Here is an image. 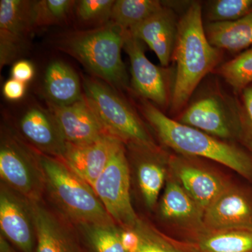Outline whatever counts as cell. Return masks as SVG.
<instances>
[{
	"label": "cell",
	"instance_id": "obj_1",
	"mask_svg": "<svg viewBox=\"0 0 252 252\" xmlns=\"http://www.w3.org/2000/svg\"><path fill=\"white\" fill-rule=\"evenodd\" d=\"M221 50L207 39L201 4L192 3L177 24L172 59L176 75L172 91L171 109L178 112L188 103L197 86L221 60Z\"/></svg>",
	"mask_w": 252,
	"mask_h": 252
},
{
	"label": "cell",
	"instance_id": "obj_2",
	"mask_svg": "<svg viewBox=\"0 0 252 252\" xmlns=\"http://www.w3.org/2000/svg\"><path fill=\"white\" fill-rule=\"evenodd\" d=\"M128 30L110 21L103 26L66 32L55 41L56 49L72 56L94 75L120 91L128 89L122 57Z\"/></svg>",
	"mask_w": 252,
	"mask_h": 252
},
{
	"label": "cell",
	"instance_id": "obj_3",
	"mask_svg": "<svg viewBox=\"0 0 252 252\" xmlns=\"http://www.w3.org/2000/svg\"><path fill=\"white\" fill-rule=\"evenodd\" d=\"M139 109L167 147L184 155L205 158L220 162L245 178H252L251 158L241 149L170 119L147 99L141 98Z\"/></svg>",
	"mask_w": 252,
	"mask_h": 252
},
{
	"label": "cell",
	"instance_id": "obj_4",
	"mask_svg": "<svg viewBox=\"0 0 252 252\" xmlns=\"http://www.w3.org/2000/svg\"><path fill=\"white\" fill-rule=\"evenodd\" d=\"M40 161L46 190L63 218L75 225L114 223L93 187L62 160L40 154Z\"/></svg>",
	"mask_w": 252,
	"mask_h": 252
},
{
	"label": "cell",
	"instance_id": "obj_5",
	"mask_svg": "<svg viewBox=\"0 0 252 252\" xmlns=\"http://www.w3.org/2000/svg\"><path fill=\"white\" fill-rule=\"evenodd\" d=\"M84 97L104 130L129 147L161 152L135 109L119 91L95 77H83Z\"/></svg>",
	"mask_w": 252,
	"mask_h": 252
},
{
	"label": "cell",
	"instance_id": "obj_6",
	"mask_svg": "<svg viewBox=\"0 0 252 252\" xmlns=\"http://www.w3.org/2000/svg\"><path fill=\"white\" fill-rule=\"evenodd\" d=\"M0 176L1 183L32 201H40L46 180L40 154L9 128L1 132Z\"/></svg>",
	"mask_w": 252,
	"mask_h": 252
},
{
	"label": "cell",
	"instance_id": "obj_7",
	"mask_svg": "<svg viewBox=\"0 0 252 252\" xmlns=\"http://www.w3.org/2000/svg\"><path fill=\"white\" fill-rule=\"evenodd\" d=\"M93 189L106 211L121 228H132L140 219L131 203L130 167L125 144L116 150Z\"/></svg>",
	"mask_w": 252,
	"mask_h": 252
},
{
	"label": "cell",
	"instance_id": "obj_8",
	"mask_svg": "<svg viewBox=\"0 0 252 252\" xmlns=\"http://www.w3.org/2000/svg\"><path fill=\"white\" fill-rule=\"evenodd\" d=\"M33 1H0V67L17 62L31 45L36 29Z\"/></svg>",
	"mask_w": 252,
	"mask_h": 252
},
{
	"label": "cell",
	"instance_id": "obj_9",
	"mask_svg": "<svg viewBox=\"0 0 252 252\" xmlns=\"http://www.w3.org/2000/svg\"><path fill=\"white\" fill-rule=\"evenodd\" d=\"M124 49L130 62L132 89L142 99L157 107H165L171 102L170 73L151 62L144 52L143 41L127 31Z\"/></svg>",
	"mask_w": 252,
	"mask_h": 252
},
{
	"label": "cell",
	"instance_id": "obj_10",
	"mask_svg": "<svg viewBox=\"0 0 252 252\" xmlns=\"http://www.w3.org/2000/svg\"><path fill=\"white\" fill-rule=\"evenodd\" d=\"M0 229L21 252H34L36 230L31 200L4 184L0 189Z\"/></svg>",
	"mask_w": 252,
	"mask_h": 252
},
{
	"label": "cell",
	"instance_id": "obj_11",
	"mask_svg": "<svg viewBox=\"0 0 252 252\" xmlns=\"http://www.w3.org/2000/svg\"><path fill=\"white\" fill-rule=\"evenodd\" d=\"M17 125L19 135L32 148L39 154L62 158L67 142L49 108L31 104L21 114Z\"/></svg>",
	"mask_w": 252,
	"mask_h": 252
},
{
	"label": "cell",
	"instance_id": "obj_12",
	"mask_svg": "<svg viewBox=\"0 0 252 252\" xmlns=\"http://www.w3.org/2000/svg\"><path fill=\"white\" fill-rule=\"evenodd\" d=\"M36 230L34 252H85L77 232L64 218L48 209L41 201H32Z\"/></svg>",
	"mask_w": 252,
	"mask_h": 252
},
{
	"label": "cell",
	"instance_id": "obj_13",
	"mask_svg": "<svg viewBox=\"0 0 252 252\" xmlns=\"http://www.w3.org/2000/svg\"><path fill=\"white\" fill-rule=\"evenodd\" d=\"M48 107L56 117L67 144L92 143L108 135L84 97L70 105L48 103Z\"/></svg>",
	"mask_w": 252,
	"mask_h": 252
},
{
	"label": "cell",
	"instance_id": "obj_14",
	"mask_svg": "<svg viewBox=\"0 0 252 252\" xmlns=\"http://www.w3.org/2000/svg\"><path fill=\"white\" fill-rule=\"evenodd\" d=\"M123 143L115 137L107 135L92 143L82 145L67 144L61 160L93 187L113 154Z\"/></svg>",
	"mask_w": 252,
	"mask_h": 252
},
{
	"label": "cell",
	"instance_id": "obj_15",
	"mask_svg": "<svg viewBox=\"0 0 252 252\" xmlns=\"http://www.w3.org/2000/svg\"><path fill=\"white\" fill-rule=\"evenodd\" d=\"M204 229L252 227V198L241 189L228 185L203 215Z\"/></svg>",
	"mask_w": 252,
	"mask_h": 252
},
{
	"label": "cell",
	"instance_id": "obj_16",
	"mask_svg": "<svg viewBox=\"0 0 252 252\" xmlns=\"http://www.w3.org/2000/svg\"><path fill=\"white\" fill-rule=\"evenodd\" d=\"M228 110L220 97L206 96L190 104L179 122L213 137L228 139L234 134V127L233 117Z\"/></svg>",
	"mask_w": 252,
	"mask_h": 252
},
{
	"label": "cell",
	"instance_id": "obj_17",
	"mask_svg": "<svg viewBox=\"0 0 252 252\" xmlns=\"http://www.w3.org/2000/svg\"><path fill=\"white\" fill-rule=\"evenodd\" d=\"M177 24L173 11L163 6L160 11L128 31L150 47L162 67H167L175 48Z\"/></svg>",
	"mask_w": 252,
	"mask_h": 252
},
{
	"label": "cell",
	"instance_id": "obj_18",
	"mask_svg": "<svg viewBox=\"0 0 252 252\" xmlns=\"http://www.w3.org/2000/svg\"><path fill=\"white\" fill-rule=\"evenodd\" d=\"M170 167L179 183L203 212L228 185L220 177L179 158H172Z\"/></svg>",
	"mask_w": 252,
	"mask_h": 252
},
{
	"label": "cell",
	"instance_id": "obj_19",
	"mask_svg": "<svg viewBox=\"0 0 252 252\" xmlns=\"http://www.w3.org/2000/svg\"><path fill=\"white\" fill-rule=\"evenodd\" d=\"M170 241L182 252H252V227L204 229L188 241Z\"/></svg>",
	"mask_w": 252,
	"mask_h": 252
},
{
	"label": "cell",
	"instance_id": "obj_20",
	"mask_svg": "<svg viewBox=\"0 0 252 252\" xmlns=\"http://www.w3.org/2000/svg\"><path fill=\"white\" fill-rule=\"evenodd\" d=\"M160 212L165 220L190 228L194 234L204 230V212L182 185L169 180L160 202Z\"/></svg>",
	"mask_w": 252,
	"mask_h": 252
},
{
	"label": "cell",
	"instance_id": "obj_21",
	"mask_svg": "<svg viewBox=\"0 0 252 252\" xmlns=\"http://www.w3.org/2000/svg\"><path fill=\"white\" fill-rule=\"evenodd\" d=\"M80 79L67 63L54 61L46 68L44 91L48 103L70 105L84 97Z\"/></svg>",
	"mask_w": 252,
	"mask_h": 252
},
{
	"label": "cell",
	"instance_id": "obj_22",
	"mask_svg": "<svg viewBox=\"0 0 252 252\" xmlns=\"http://www.w3.org/2000/svg\"><path fill=\"white\" fill-rule=\"evenodd\" d=\"M210 44L236 52L252 45V12L234 21L210 23L205 28Z\"/></svg>",
	"mask_w": 252,
	"mask_h": 252
},
{
	"label": "cell",
	"instance_id": "obj_23",
	"mask_svg": "<svg viewBox=\"0 0 252 252\" xmlns=\"http://www.w3.org/2000/svg\"><path fill=\"white\" fill-rule=\"evenodd\" d=\"M129 147V146H127ZM133 147L140 155L137 165V180L141 193L147 206L153 208L165 180V167L158 160L161 152H154Z\"/></svg>",
	"mask_w": 252,
	"mask_h": 252
},
{
	"label": "cell",
	"instance_id": "obj_24",
	"mask_svg": "<svg viewBox=\"0 0 252 252\" xmlns=\"http://www.w3.org/2000/svg\"><path fill=\"white\" fill-rule=\"evenodd\" d=\"M85 252H126L121 228L115 223H84L76 225Z\"/></svg>",
	"mask_w": 252,
	"mask_h": 252
},
{
	"label": "cell",
	"instance_id": "obj_25",
	"mask_svg": "<svg viewBox=\"0 0 252 252\" xmlns=\"http://www.w3.org/2000/svg\"><path fill=\"white\" fill-rule=\"evenodd\" d=\"M157 0H117L110 21L127 30L135 27L163 7Z\"/></svg>",
	"mask_w": 252,
	"mask_h": 252
},
{
	"label": "cell",
	"instance_id": "obj_26",
	"mask_svg": "<svg viewBox=\"0 0 252 252\" xmlns=\"http://www.w3.org/2000/svg\"><path fill=\"white\" fill-rule=\"evenodd\" d=\"M76 2L74 0L33 1V17L36 28L65 23L74 12Z\"/></svg>",
	"mask_w": 252,
	"mask_h": 252
},
{
	"label": "cell",
	"instance_id": "obj_27",
	"mask_svg": "<svg viewBox=\"0 0 252 252\" xmlns=\"http://www.w3.org/2000/svg\"><path fill=\"white\" fill-rule=\"evenodd\" d=\"M217 72L235 91H243L252 82V48L222 64Z\"/></svg>",
	"mask_w": 252,
	"mask_h": 252
},
{
	"label": "cell",
	"instance_id": "obj_28",
	"mask_svg": "<svg viewBox=\"0 0 252 252\" xmlns=\"http://www.w3.org/2000/svg\"><path fill=\"white\" fill-rule=\"evenodd\" d=\"M114 2V0H80L76 2L74 12L82 24L99 28L110 21Z\"/></svg>",
	"mask_w": 252,
	"mask_h": 252
},
{
	"label": "cell",
	"instance_id": "obj_29",
	"mask_svg": "<svg viewBox=\"0 0 252 252\" xmlns=\"http://www.w3.org/2000/svg\"><path fill=\"white\" fill-rule=\"evenodd\" d=\"M252 0H217L207 11L211 23L234 21L251 13Z\"/></svg>",
	"mask_w": 252,
	"mask_h": 252
},
{
	"label": "cell",
	"instance_id": "obj_30",
	"mask_svg": "<svg viewBox=\"0 0 252 252\" xmlns=\"http://www.w3.org/2000/svg\"><path fill=\"white\" fill-rule=\"evenodd\" d=\"M140 242L135 252H182L166 237L149 227L140 220L135 225Z\"/></svg>",
	"mask_w": 252,
	"mask_h": 252
},
{
	"label": "cell",
	"instance_id": "obj_31",
	"mask_svg": "<svg viewBox=\"0 0 252 252\" xmlns=\"http://www.w3.org/2000/svg\"><path fill=\"white\" fill-rule=\"evenodd\" d=\"M11 78L26 84L34 77V69L32 64L26 60H19L14 63L11 69Z\"/></svg>",
	"mask_w": 252,
	"mask_h": 252
},
{
	"label": "cell",
	"instance_id": "obj_32",
	"mask_svg": "<svg viewBox=\"0 0 252 252\" xmlns=\"http://www.w3.org/2000/svg\"><path fill=\"white\" fill-rule=\"evenodd\" d=\"M26 91V84L16 80L8 79L3 86V94L9 100H19L25 95Z\"/></svg>",
	"mask_w": 252,
	"mask_h": 252
},
{
	"label": "cell",
	"instance_id": "obj_33",
	"mask_svg": "<svg viewBox=\"0 0 252 252\" xmlns=\"http://www.w3.org/2000/svg\"><path fill=\"white\" fill-rule=\"evenodd\" d=\"M243 99L245 112L252 126V87L244 89Z\"/></svg>",
	"mask_w": 252,
	"mask_h": 252
},
{
	"label": "cell",
	"instance_id": "obj_34",
	"mask_svg": "<svg viewBox=\"0 0 252 252\" xmlns=\"http://www.w3.org/2000/svg\"><path fill=\"white\" fill-rule=\"evenodd\" d=\"M0 252H21L0 234Z\"/></svg>",
	"mask_w": 252,
	"mask_h": 252
},
{
	"label": "cell",
	"instance_id": "obj_35",
	"mask_svg": "<svg viewBox=\"0 0 252 252\" xmlns=\"http://www.w3.org/2000/svg\"><path fill=\"white\" fill-rule=\"evenodd\" d=\"M251 12H252V9H251Z\"/></svg>",
	"mask_w": 252,
	"mask_h": 252
}]
</instances>
